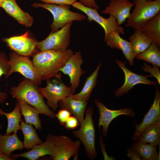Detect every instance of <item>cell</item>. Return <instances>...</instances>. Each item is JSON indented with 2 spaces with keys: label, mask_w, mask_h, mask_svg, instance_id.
I'll use <instances>...</instances> for the list:
<instances>
[{
  "label": "cell",
  "mask_w": 160,
  "mask_h": 160,
  "mask_svg": "<svg viewBox=\"0 0 160 160\" xmlns=\"http://www.w3.org/2000/svg\"><path fill=\"white\" fill-rule=\"evenodd\" d=\"M73 53L71 49L39 51L33 56L32 61L42 81H46L58 76L60 69Z\"/></svg>",
  "instance_id": "6da1fadb"
},
{
  "label": "cell",
  "mask_w": 160,
  "mask_h": 160,
  "mask_svg": "<svg viewBox=\"0 0 160 160\" xmlns=\"http://www.w3.org/2000/svg\"><path fill=\"white\" fill-rule=\"evenodd\" d=\"M38 87L31 80L25 78L17 86L11 87L9 93L16 100L24 101L36 108L40 114L55 119L56 113L45 103Z\"/></svg>",
  "instance_id": "7a4b0ae2"
},
{
  "label": "cell",
  "mask_w": 160,
  "mask_h": 160,
  "mask_svg": "<svg viewBox=\"0 0 160 160\" xmlns=\"http://www.w3.org/2000/svg\"><path fill=\"white\" fill-rule=\"evenodd\" d=\"M135 8L125 26L142 31L146 24L160 12V0H134Z\"/></svg>",
  "instance_id": "3957f363"
},
{
  "label": "cell",
  "mask_w": 160,
  "mask_h": 160,
  "mask_svg": "<svg viewBox=\"0 0 160 160\" xmlns=\"http://www.w3.org/2000/svg\"><path fill=\"white\" fill-rule=\"evenodd\" d=\"M50 143L54 160H69L74 157L77 159L81 142L79 140L73 141L70 137L63 135L50 134L47 137Z\"/></svg>",
  "instance_id": "277c9868"
},
{
  "label": "cell",
  "mask_w": 160,
  "mask_h": 160,
  "mask_svg": "<svg viewBox=\"0 0 160 160\" xmlns=\"http://www.w3.org/2000/svg\"><path fill=\"white\" fill-rule=\"evenodd\" d=\"M93 113V108L88 107L85 111V117L80 124V128L72 131L74 136L83 144L87 155L92 160L97 156L95 148V129L92 119Z\"/></svg>",
  "instance_id": "5b68a950"
},
{
  "label": "cell",
  "mask_w": 160,
  "mask_h": 160,
  "mask_svg": "<svg viewBox=\"0 0 160 160\" xmlns=\"http://www.w3.org/2000/svg\"><path fill=\"white\" fill-rule=\"evenodd\" d=\"M31 6L34 8L41 7L45 9L52 14L53 20L50 25L52 32L58 30L73 21H82L87 18L84 15L71 11L69 6L35 3Z\"/></svg>",
  "instance_id": "8992f818"
},
{
  "label": "cell",
  "mask_w": 160,
  "mask_h": 160,
  "mask_svg": "<svg viewBox=\"0 0 160 160\" xmlns=\"http://www.w3.org/2000/svg\"><path fill=\"white\" fill-rule=\"evenodd\" d=\"M60 73L58 76L46 80L45 87H39L40 92L47 100V105L54 111L57 110L61 100L73 94L71 87L63 82Z\"/></svg>",
  "instance_id": "52a82bcc"
},
{
  "label": "cell",
  "mask_w": 160,
  "mask_h": 160,
  "mask_svg": "<svg viewBox=\"0 0 160 160\" xmlns=\"http://www.w3.org/2000/svg\"><path fill=\"white\" fill-rule=\"evenodd\" d=\"M9 60L10 66L9 77L13 73L17 72L38 86L41 85L42 81L29 57L19 55L12 51L9 54Z\"/></svg>",
  "instance_id": "ba28073f"
},
{
  "label": "cell",
  "mask_w": 160,
  "mask_h": 160,
  "mask_svg": "<svg viewBox=\"0 0 160 160\" xmlns=\"http://www.w3.org/2000/svg\"><path fill=\"white\" fill-rule=\"evenodd\" d=\"M72 24L73 22H71L60 29L51 32L46 39L38 42V50L40 51L49 50H66L71 42V28Z\"/></svg>",
  "instance_id": "9c48e42d"
},
{
  "label": "cell",
  "mask_w": 160,
  "mask_h": 160,
  "mask_svg": "<svg viewBox=\"0 0 160 160\" xmlns=\"http://www.w3.org/2000/svg\"><path fill=\"white\" fill-rule=\"evenodd\" d=\"M2 41L10 49L20 55L29 57L38 52V41L30 37L27 31L20 35L4 38Z\"/></svg>",
  "instance_id": "30bf717a"
},
{
  "label": "cell",
  "mask_w": 160,
  "mask_h": 160,
  "mask_svg": "<svg viewBox=\"0 0 160 160\" xmlns=\"http://www.w3.org/2000/svg\"><path fill=\"white\" fill-rule=\"evenodd\" d=\"M71 6L85 13L89 22L94 21L98 23L104 30V36L113 31H117L122 35L125 34L124 28L117 25L116 19L113 16H110L108 18H105L100 15L98 9L85 6L79 1L74 2Z\"/></svg>",
  "instance_id": "8fae6325"
},
{
  "label": "cell",
  "mask_w": 160,
  "mask_h": 160,
  "mask_svg": "<svg viewBox=\"0 0 160 160\" xmlns=\"http://www.w3.org/2000/svg\"><path fill=\"white\" fill-rule=\"evenodd\" d=\"M83 62L81 52H76L68 59L60 70V72L69 77L70 87L73 94L79 87L81 76L86 72L81 68Z\"/></svg>",
  "instance_id": "7c38bea8"
},
{
  "label": "cell",
  "mask_w": 160,
  "mask_h": 160,
  "mask_svg": "<svg viewBox=\"0 0 160 160\" xmlns=\"http://www.w3.org/2000/svg\"><path fill=\"white\" fill-rule=\"evenodd\" d=\"M115 62L123 71L125 77L124 84L114 92L116 97L121 96L124 94H127L134 86L138 84L155 86L157 85V83L155 81H152L148 79L149 77H152L151 74L145 76L136 74L131 71L126 67L125 61L123 63L116 59Z\"/></svg>",
  "instance_id": "4fadbf2b"
},
{
  "label": "cell",
  "mask_w": 160,
  "mask_h": 160,
  "mask_svg": "<svg viewBox=\"0 0 160 160\" xmlns=\"http://www.w3.org/2000/svg\"><path fill=\"white\" fill-rule=\"evenodd\" d=\"M94 102L98 109L99 113L98 127H102V135L104 137L107 136L109 126L113 119L121 115L133 117L135 116L133 110L129 108L119 110H111L107 108L97 98L95 99Z\"/></svg>",
  "instance_id": "5bb4252c"
},
{
  "label": "cell",
  "mask_w": 160,
  "mask_h": 160,
  "mask_svg": "<svg viewBox=\"0 0 160 160\" xmlns=\"http://www.w3.org/2000/svg\"><path fill=\"white\" fill-rule=\"evenodd\" d=\"M153 103L144 116L142 122L137 124L134 120L135 127L134 134L132 137V141L138 140L139 135L142 131L147 126L153 124H160V92L157 85Z\"/></svg>",
  "instance_id": "9a60e30c"
},
{
  "label": "cell",
  "mask_w": 160,
  "mask_h": 160,
  "mask_svg": "<svg viewBox=\"0 0 160 160\" xmlns=\"http://www.w3.org/2000/svg\"><path fill=\"white\" fill-rule=\"evenodd\" d=\"M134 6L128 0H111L108 5L101 12L113 17L120 26L130 16L131 8Z\"/></svg>",
  "instance_id": "2e32d148"
},
{
  "label": "cell",
  "mask_w": 160,
  "mask_h": 160,
  "mask_svg": "<svg viewBox=\"0 0 160 160\" xmlns=\"http://www.w3.org/2000/svg\"><path fill=\"white\" fill-rule=\"evenodd\" d=\"M120 34L117 31H113L104 36V41L108 46L112 48L121 50L126 60L129 61V65L133 66L135 54L129 41L121 38Z\"/></svg>",
  "instance_id": "e0dca14e"
},
{
  "label": "cell",
  "mask_w": 160,
  "mask_h": 160,
  "mask_svg": "<svg viewBox=\"0 0 160 160\" xmlns=\"http://www.w3.org/2000/svg\"><path fill=\"white\" fill-rule=\"evenodd\" d=\"M1 7L19 23L27 28L32 25L33 22V17L20 7L16 0H4Z\"/></svg>",
  "instance_id": "ac0fdd59"
},
{
  "label": "cell",
  "mask_w": 160,
  "mask_h": 160,
  "mask_svg": "<svg viewBox=\"0 0 160 160\" xmlns=\"http://www.w3.org/2000/svg\"><path fill=\"white\" fill-rule=\"evenodd\" d=\"M88 102L75 99L70 95L61 100L58 105L61 109L68 111L79 120L80 124L83 121L84 115Z\"/></svg>",
  "instance_id": "d6986e66"
},
{
  "label": "cell",
  "mask_w": 160,
  "mask_h": 160,
  "mask_svg": "<svg viewBox=\"0 0 160 160\" xmlns=\"http://www.w3.org/2000/svg\"><path fill=\"white\" fill-rule=\"evenodd\" d=\"M19 104L21 116L24 117L25 122L33 125L37 129L41 130L42 129L41 120L39 116V111L36 108L27 103L16 100Z\"/></svg>",
  "instance_id": "ffe728a7"
},
{
  "label": "cell",
  "mask_w": 160,
  "mask_h": 160,
  "mask_svg": "<svg viewBox=\"0 0 160 160\" xmlns=\"http://www.w3.org/2000/svg\"><path fill=\"white\" fill-rule=\"evenodd\" d=\"M24 148L23 142L18 138L17 133L2 135L0 133V152L10 156L14 151Z\"/></svg>",
  "instance_id": "44dd1931"
},
{
  "label": "cell",
  "mask_w": 160,
  "mask_h": 160,
  "mask_svg": "<svg viewBox=\"0 0 160 160\" xmlns=\"http://www.w3.org/2000/svg\"><path fill=\"white\" fill-rule=\"evenodd\" d=\"M46 155H51L50 145L48 140L42 143L33 146L28 151L18 154H12L11 157L15 159L19 157L26 158L29 160H36Z\"/></svg>",
  "instance_id": "7402d4cb"
},
{
  "label": "cell",
  "mask_w": 160,
  "mask_h": 160,
  "mask_svg": "<svg viewBox=\"0 0 160 160\" xmlns=\"http://www.w3.org/2000/svg\"><path fill=\"white\" fill-rule=\"evenodd\" d=\"M102 64L101 62L95 70L87 77L81 90L77 94L70 95L71 96L76 99L89 101L91 94L96 84L98 73Z\"/></svg>",
  "instance_id": "603a6c76"
},
{
  "label": "cell",
  "mask_w": 160,
  "mask_h": 160,
  "mask_svg": "<svg viewBox=\"0 0 160 160\" xmlns=\"http://www.w3.org/2000/svg\"><path fill=\"white\" fill-rule=\"evenodd\" d=\"M131 148L136 152L143 160H160V146L159 153H158L156 146L137 140L134 141Z\"/></svg>",
  "instance_id": "cb8c5ba5"
},
{
  "label": "cell",
  "mask_w": 160,
  "mask_h": 160,
  "mask_svg": "<svg viewBox=\"0 0 160 160\" xmlns=\"http://www.w3.org/2000/svg\"><path fill=\"white\" fill-rule=\"evenodd\" d=\"M20 127L24 137L23 142L24 148L27 150L31 149L35 145L43 142L39 137L36 129L33 127V125L25 123L21 119Z\"/></svg>",
  "instance_id": "d4e9b609"
},
{
  "label": "cell",
  "mask_w": 160,
  "mask_h": 160,
  "mask_svg": "<svg viewBox=\"0 0 160 160\" xmlns=\"http://www.w3.org/2000/svg\"><path fill=\"white\" fill-rule=\"evenodd\" d=\"M142 31L160 48V12L149 21L143 28Z\"/></svg>",
  "instance_id": "484cf974"
},
{
  "label": "cell",
  "mask_w": 160,
  "mask_h": 160,
  "mask_svg": "<svg viewBox=\"0 0 160 160\" xmlns=\"http://www.w3.org/2000/svg\"><path fill=\"white\" fill-rule=\"evenodd\" d=\"M138 140L156 146L160 145V124H153L146 127L139 135Z\"/></svg>",
  "instance_id": "4316f807"
},
{
  "label": "cell",
  "mask_w": 160,
  "mask_h": 160,
  "mask_svg": "<svg viewBox=\"0 0 160 160\" xmlns=\"http://www.w3.org/2000/svg\"><path fill=\"white\" fill-rule=\"evenodd\" d=\"M0 115L1 116H5L7 119L8 124L5 134L10 135L12 132L17 133V131L20 130V124L22 116L19 105L17 103L14 110L9 113L4 112L0 107Z\"/></svg>",
  "instance_id": "83f0119b"
},
{
  "label": "cell",
  "mask_w": 160,
  "mask_h": 160,
  "mask_svg": "<svg viewBox=\"0 0 160 160\" xmlns=\"http://www.w3.org/2000/svg\"><path fill=\"white\" fill-rule=\"evenodd\" d=\"M129 39L135 55L145 50L152 43L142 31L137 30H135Z\"/></svg>",
  "instance_id": "f1b7e54d"
},
{
  "label": "cell",
  "mask_w": 160,
  "mask_h": 160,
  "mask_svg": "<svg viewBox=\"0 0 160 160\" xmlns=\"http://www.w3.org/2000/svg\"><path fill=\"white\" fill-rule=\"evenodd\" d=\"M155 44L152 43L143 52L135 55L137 59L142 60L160 67V51Z\"/></svg>",
  "instance_id": "f546056e"
},
{
  "label": "cell",
  "mask_w": 160,
  "mask_h": 160,
  "mask_svg": "<svg viewBox=\"0 0 160 160\" xmlns=\"http://www.w3.org/2000/svg\"><path fill=\"white\" fill-rule=\"evenodd\" d=\"M10 69L9 60L6 53L0 51V78L3 75L6 79L9 78L8 74ZM7 94L6 92L0 90V103H3L7 99Z\"/></svg>",
  "instance_id": "4dcf8cb0"
},
{
  "label": "cell",
  "mask_w": 160,
  "mask_h": 160,
  "mask_svg": "<svg viewBox=\"0 0 160 160\" xmlns=\"http://www.w3.org/2000/svg\"><path fill=\"white\" fill-rule=\"evenodd\" d=\"M144 66L142 69L144 71L148 72L151 74L152 77L155 78L159 85L160 84V71L159 66L153 65V67L146 63H144Z\"/></svg>",
  "instance_id": "1f68e13d"
},
{
  "label": "cell",
  "mask_w": 160,
  "mask_h": 160,
  "mask_svg": "<svg viewBox=\"0 0 160 160\" xmlns=\"http://www.w3.org/2000/svg\"><path fill=\"white\" fill-rule=\"evenodd\" d=\"M71 114L68 110L61 109L56 113L55 117L59 121L60 124L64 126L66 120Z\"/></svg>",
  "instance_id": "d6a6232c"
},
{
  "label": "cell",
  "mask_w": 160,
  "mask_h": 160,
  "mask_svg": "<svg viewBox=\"0 0 160 160\" xmlns=\"http://www.w3.org/2000/svg\"><path fill=\"white\" fill-rule=\"evenodd\" d=\"M79 124V122L76 117L70 116L66 120L64 126L67 129L73 130L77 127Z\"/></svg>",
  "instance_id": "836d02e7"
},
{
  "label": "cell",
  "mask_w": 160,
  "mask_h": 160,
  "mask_svg": "<svg viewBox=\"0 0 160 160\" xmlns=\"http://www.w3.org/2000/svg\"><path fill=\"white\" fill-rule=\"evenodd\" d=\"M45 3L55 4L58 5H65L70 6L77 0H38Z\"/></svg>",
  "instance_id": "e575fe53"
},
{
  "label": "cell",
  "mask_w": 160,
  "mask_h": 160,
  "mask_svg": "<svg viewBox=\"0 0 160 160\" xmlns=\"http://www.w3.org/2000/svg\"><path fill=\"white\" fill-rule=\"evenodd\" d=\"M100 131V140L99 143L100 146L101 150L102 153L104 160H116V158L113 156H109L105 150L106 145L104 143L103 141L102 136L101 134V128H99Z\"/></svg>",
  "instance_id": "d590c367"
},
{
  "label": "cell",
  "mask_w": 160,
  "mask_h": 160,
  "mask_svg": "<svg viewBox=\"0 0 160 160\" xmlns=\"http://www.w3.org/2000/svg\"><path fill=\"white\" fill-rule=\"evenodd\" d=\"M79 2L85 6L97 9H99L95 0H79Z\"/></svg>",
  "instance_id": "8d00e7d4"
},
{
  "label": "cell",
  "mask_w": 160,
  "mask_h": 160,
  "mask_svg": "<svg viewBox=\"0 0 160 160\" xmlns=\"http://www.w3.org/2000/svg\"><path fill=\"white\" fill-rule=\"evenodd\" d=\"M127 156L131 160H142L136 152L131 147L127 149Z\"/></svg>",
  "instance_id": "74e56055"
},
{
  "label": "cell",
  "mask_w": 160,
  "mask_h": 160,
  "mask_svg": "<svg viewBox=\"0 0 160 160\" xmlns=\"http://www.w3.org/2000/svg\"><path fill=\"white\" fill-rule=\"evenodd\" d=\"M15 159L0 152V160H14Z\"/></svg>",
  "instance_id": "f35d334b"
},
{
  "label": "cell",
  "mask_w": 160,
  "mask_h": 160,
  "mask_svg": "<svg viewBox=\"0 0 160 160\" xmlns=\"http://www.w3.org/2000/svg\"><path fill=\"white\" fill-rule=\"evenodd\" d=\"M4 0H0V7H1Z\"/></svg>",
  "instance_id": "ab89813d"
},
{
  "label": "cell",
  "mask_w": 160,
  "mask_h": 160,
  "mask_svg": "<svg viewBox=\"0 0 160 160\" xmlns=\"http://www.w3.org/2000/svg\"><path fill=\"white\" fill-rule=\"evenodd\" d=\"M2 125L0 124V129L1 128H2Z\"/></svg>",
  "instance_id": "60d3db41"
},
{
  "label": "cell",
  "mask_w": 160,
  "mask_h": 160,
  "mask_svg": "<svg viewBox=\"0 0 160 160\" xmlns=\"http://www.w3.org/2000/svg\"><path fill=\"white\" fill-rule=\"evenodd\" d=\"M147 0L148 1H152V0Z\"/></svg>",
  "instance_id": "b9f144b4"
},
{
  "label": "cell",
  "mask_w": 160,
  "mask_h": 160,
  "mask_svg": "<svg viewBox=\"0 0 160 160\" xmlns=\"http://www.w3.org/2000/svg\"></svg>",
  "instance_id": "7bdbcfd3"
}]
</instances>
